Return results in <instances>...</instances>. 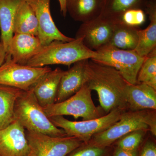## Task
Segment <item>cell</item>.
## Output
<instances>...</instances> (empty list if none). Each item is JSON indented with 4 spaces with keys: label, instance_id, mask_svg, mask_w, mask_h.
<instances>
[{
    "label": "cell",
    "instance_id": "1",
    "mask_svg": "<svg viewBox=\"0 0 156 156\" xmlns=\"http://www.w3.org/2000/svg\"><path fill=\"white\" fill-rule=\"evenodd\" d=\"M86 71L87 85L92 91L97 92L101 107L105 114L118 108L127 109L125 93L128 83L117 70L89 59Z\"/></svg>",
    "mask_w": 156,
    "mask_h": 156
},
{
    "label": "cell",
    "instance_id": "2",
    "mask_svg": "<svg viewBox=\"0 0 156 156\" xmlns=\"http://www.w3.org/2000/svg\"><path fill=\"white\" fill-rule=\"evenodd\" d=\"M14 119L27 131L55 137L67 136L64 130L57 128L51 122L38 102L32 89L23 91L16 100Z\"/></svg>",
    "mask_w": 156,
    "mask_h": 156
},
{
    "label": "cell",
    "instance_id": "3",
    "mask_svg": "<svg viewBox=\"0 0 156 156\" xmlns=\"http://www.w3.org/2000/svg\"><path fill=\"white\" fill-rule=\"evenodd\" d=\"M96 54V51L90 50L84 45L82 37L69 42L54 41L43 46L26 66L41 67L61 64L70 66L80 60L94 58Z\"/></svg>",
    "mask_w": 156,
    "mask_h": 156
},
{
    "label": "cell",
    "instance_id": "4",
    "mask_svg": "<svg viewBox=\"0 0 156 156\" xmlns=\"http://www.w3.org/2000/svg\"><path fill=\"white\" fill-rule=\"evenodd\" d=\"M140 129L150 131L156 136V110L126 111L119 121L95 134L88 142L98 146H110L126 134Z\"/></svg>",
    "mask_w": 156,
    "mask_h": 156
},
{
    "label": "cell",
    "instance_id": "5",
    "mask_svg": "<svg viewBox=\"0 0 156 156\" xmlns=\"http://www.w3.org/2000/svg\"><path fill=\"white\" fill-rule=\"evenodd\" d=\"M126 111V108H118L98 119L79 122L70 121L63 116H54L49 117V119L54 126L64 130L67 136L87 143L95 134L106 130L119 121Z\"/></svg>",
    "mask_w": 156,
    "mask_h": 156
},
{
    "label": "cell",
    "instance_id": "6",
    "mask_svg": "<svg viewBox=\"0 0 156 156\" xmlns=\"http://www.w3.org/2000/svg\"><path fill=\"white\" fill-rule=\"evenodd\" d=\"M96 53L95 57L90 59L114 68L128 83H137L138 72L146 57L140 56L134 50H122L110 44L104 46Z\"/></svg>",
    "mask_w": 156,
    "mask_h": 156
},
{
    "label": "cell",
    "instance_id": "7",
    "mask_svg": "<svg viewBox=\"0 0 156 156\" xmlns=\"http://www.w3.org/2000/svg\"><path fill=\"white\" fill-rule=\"evenodd\" d=\"M92 90L87 83L76 93L66 100L54 103L44 108L48 117L54 116H72L76 119H98L104 115L102 110L95 106L92 100Z\"/></svg>",
    "mask_w": 156,
    "mask_h": 156
},
{
    "label": "cell",
    "instance_id": "8",
    "mask_svg": "<svg viewBox=\"0 0 156 156\" xmlns=\"http://www.w3.org/2000/svg\"><path fill=\"white\" fill-rule=\"evenodd\" d=\"M51 70L48 66L37 67L22 65L8 58L0 66V85L28 91Z\"/></svg>",
    "mask_w": 156,
    "mask_h": 156
},
{
    "label": "cell",
    "instance_id": "9",
    "mask_svg": "<svg viewBox=\"0 0 156 156\" xmlns=\"http://www.w3.org/2000/svg\"><path fill=\"white\" fill-rule=\"evenodd\" d=\"M29 151L27 156H66L83 142L73 136L55 137L25 130Z\"/></svg>",
    "mask_w": 156,
    "mask_h": 156
},
{
    "label": "cell",
    "instance_id": "10",
    "mask_svg": "<svg viewBox=\"0 0 156 156\" xmlns=\"http://www.w3.org/2000/svg\"><path fill=\"white\" fill-rule=\"evenodd\" d=\"M117 22L100 15L95 19L83 23L75 38L82 37L87 48L96 51L108 44Z\"/></svg>",
    "mask_w": 156,
    "mask_h": 156
},
{
    "label": "cell",
    "instance_id": "11",
    "mask_svg": "<svg viewBox=\"0 0 156 156\" xmlns=\"http://www.w3.org/2000/svg\"><path fill=\"white\" fill-rule=\"evenodd\" d=\"M32 9L38 24V38L43 46L54 41H71L75 38L62 33L53 21L50 9V0H25Z\"/></svg>",
    "mask_w": 156,
    "mask_h": 156
},
{
    "label": "cell",
    "instance_id": "12",
    "mask_svg": "<svg viewBox=\"0 0 156 156\" xmlns=\"http://www.w3.org/2000/svg\"><path fill=\"white\" fill-rule=\"evenodd\" d=\"M29 151L25 129L18 122L0 130V156H27Z\"/></svg>",
    "mask_w": 156,
    "mask_h": 156
},
{
    "label": "cell",
    "instance_id": "13",
    "mask_svg": "<svg viewBox=\"0 0 156 156\" xmlns=\"http://www.w3.org/2000/svg\"><path fill=\"white\" fill-rule=\"evenodd\" d=\"M89 59L80 60L63 72L59 82L55 103L69 98L87 83L86 66Z\"/></svg>",
    "mask_w": 156,
    "mask_h": 156
},
{
    "label": "cell",
    "instance_id": "14",
    "mask_svg": "<svg viewBox=\"0 0 156 156\" xmlns=\"http://www.w3.org/2000/svg\"><path fill=\"white\" fill-rule=\"evenodd\" d=\"M37 37L26 34H14L7 51L6 58L26 65L43 48Z\"/></svg>",
    "mask_w": 156,
    "mask_h": 156
},
{
    "label": "cell",
    "instance_id": "15",
    "mask_svg": "<svg viewBox=\"0 0 156 156\" xmlns=\"http://www.w3.org/2000/svg\"><path fill=\"white\" fill-rule=\"evenodd\" d=\"M125 98L127 110H156V90L147 84L128 83Z\"/></svg>",
    "mask_w": 156,
    "mask_h": 156
},
{
    "label": "cell",
    "instance_id": "16",
    "mask_svg": "<svg viewBox=\"0 0 156 156\" xmlns=\"http://www.w3.org/2000/svg\"><path fill=\"white\" fill-rule=\"evenodd\" d=\"M64 71L59 67L51 70L32 88L38 102L44 108L55 103L59 82Z\"/></svg>",
    "mask_w": 156,
    "mask_h": 156
},
{
    "label": "cell",
    "instance_id": "17",
    "mask_svg": "<svg viewBox=\"0 0 156 156\" xmlns=\"http://www.w3.org/2000/svg\"><path fill=\"white\" fill-rule=\"evenodd\" d=\"M144 11L148 15L150 23L144 29L138 30V44L134 50L146 57L156 49V0H147Z\"/></svg>",
    "mask_w": 156,
    "mask_h": 156
},
{
    "label": "cell",
    "instance_id": "18",
    "mask_svg": "<svg viewBox=\"0 0 156 156\" xmlns=\"http://www.w3.org/2000/svg\"><path fill=\"white\" fill-rule=\"evenodd\" d=\"M104 0H66L67 13L75 21L85 23L101 14Z\"/></svg>",
    "mask_w": 156,
    "mask_h": 156
},
{
    "label": "cell",
    "instance_id": "19",
    "mask_svg": "<svg viewBox=\"0 0 156 156\" xmlns=\"http://www.w3.org/2000/svg\"><path fill=\"white\" fill-rule=\"evenodd\" d=\"M22 0H0L1 42L7 53L14 36V23L17 7Z\"/></svg>",
    "mask_w": 156,
    "mask_h": 156
},
{
    "label": "cell",
    "instance_id": "20",
    "mask_svg": "<svg viewBox=\"0 0 156 156\" xmlns=\"http://www.w3.org/2000/svg\"><path fill=\"white\" fill-rule=\"evenodd\" d=\"M14 34H26L38 36V24L33 10L22 0L17 7L14 23Z\"/></svg>",
    "mask_w": 156,
    "mask_h": 156
},
{
    "label": "cell",
    "instance_id": "21",
    "mask_svg": "<svg viewBox=\"0 0 156 156\" xmlns=\"http://www.w3.org/2000/svg\"><path fill=\"white\" fill-rule=\"evenodd\" d=\"M23 90L0 85V130L14 121V107Z\"/></svg>",
    "mask_w": 156,
    "mask_h": 156
},
{
    "label": "cell",
    "instance_id": "22",
    "mask_svg": "<svg viewBox=\"0 0 156 156\" xmlns=\"http://www.w3.org/2000/svg\"><path fill=\"white\" fill-rule=\"evenodd\" d=\"M139 29L119 21L116 24L108 44L122 50H134L138 44Z\"/></svg>",
    "mask_w": 156,
    "mask_h": 156
},
{
    "label": "cell",
    "instance_id": "23",
    "mask_svg": "<svg viewBox=\"0 0 156 156\" xmlns=\"http://www.w3.org/2000/svg\"><path fill=\"white\" fill-rule=\"evenodd\" d=\"M147 0H104L100 15L114 20L121 21L122 15L132 9L144 10Z\"/></svg>",
    "mask_w": 156,
    "mask_h": 156
},
{
    "label": "cell",
    "instance_id": "24",
    "mask_svg": "<svg viewBox=\"0 0 156 156\" xmlns=\"http://www.w3.org/2000/svg\"><path fill=\"white\" fill-rule=\"evenodd\" d=\"M137 82L147 84L156 90V49L146 56L138 72Z\"/></svg>",
    "mask_w": 156,
    "mask_h": 156
},
{
    "label": "cell",
    "instance_id": "25",
    "mask_svg": "<svg viewBox=\"0 0 156 156\" xmlns=\"http://www.w3.org/2000/svg\"><path fill=\"white\" fill-rule=\"evenodd\" d=\"M114 151L112 146L100 147L83 142L66 156H112Z\"/></svg>",
    "mask_w": 156,
    "mask_h": 156
},
{
    "label": "cell",
    "instance_id": "26",
    "mask_svg": "<svg viewBox=\"0 0 156 156\" xmlns=\"http://www.w3.org/2000/svg\"><path fill=\"white\" fill-rule=\"evenodd\" d=\"M148 131L140 129L128 133L117 140L116 147L128 151L138 150Z\"/></svg>",
    "mask_w": 156,
    "mask_h": 156
},
{
    "label": "cell",
    "instance_id": "27",
    "mask_svg": "<svg viewBox=\"0 0 156 156\" xmlns=\"http://www.w3.org/2000/svg\"><path fill=\"white\" fill-rule=\"evenodd\" d=\"M146 20V13L142 9H132L126 11L121 17V21L126 25L138 27Z\"/></svg>",
    "mask_w": 156,
    "mask_h": 156
},
{
    "label": "cell",
    "instance_id": "28",
    "mask_svg": "<svg viewBox=\"0 0 156 156\" xmlns=\"http://www.w3.org/2000/svg\"><path fill=\"white\" fill-rule=\"evenodd\" d=\"M138 156H156L155 143L151 140L147 141Z\"/></svg>",
    "mask_w": 156,
    "mask_h": 156
},
{
    "label": "cell",
    "instance_id": "29",
    "mask_svg": "<svg viewBox=\"0 0 156 156\" xmlns=\"http://www.w3.org/2000/svg\"><path fill=\"white\" fill-rule=\"evenodd\" d=\"M112 156H138V150L128 151L116 147Z\"/></svg>",
    "mask_w": 156,
    "mask_h": 156
},
{
    "label": "cell",
    "instance_id": "30",
    "mask_svg": "<svg viewBox=\"0 0 156 156\" xmlns=\"http://www.w3.org/2000/svg\"><path fill=\"white\" fill-rule=\"evenodd\" d=\"M7 52L2 43L0 42V66L4 63L6 60Z\"/></svg>",
    "mask_w": 156,
    "mask_h": 156
},
{
    "label": "cell",
    "instance_id": "31",
    "mask_svg": "<svg viewBox=\"0 0 156 156\" xmlns=\"http://www.w3.org/2000/svg\"><path fill=\"white\" fill-rule=\"evenodd\" d=\"M60 6V11L63 15V17H66L67 12L66 8V0H58Z\"/></svg>",
    "mask_w": 156,
    "mask_h": 156
}]
</instances>
